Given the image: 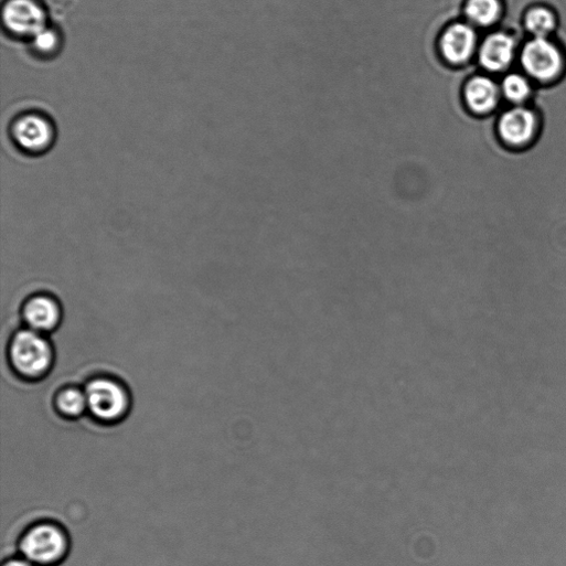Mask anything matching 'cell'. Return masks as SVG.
<instances>
[{"mask_svg": "<svg viewBox=\"0 0 566 566\" xmlns=\"http://www.w3.org/2000/svg\"><path fill=\"white\" fill-rule=\"evenodd\" d=\"M520 62L525 74L538 84L554 83L564 67L559 47L547 39H531L525 42Z\"/></svg>", "mask_w": 566, "mask_h": 566, "instance_id": "cell-1", "label": "cell"}, {"mask_svg": "<svg viewBox=\"0 0 566 566\" xmlns=\"http://www.w3.org/2000/svg\"><path fill=\"white\" fill-rule=\"evenodd\" d=\"M11 136L22 152L41 156L49 152L54 146L56 129L50 117L40 113H26L14 120Z\"/></svg>", "mask_w": 566, "mask_h": 566, "instance_id": "cell-2", "label": "cell"}, {"mask_svg": "<svg viewBox=\"0 0 566 566\" xmlns=\"http://www.w3.org/2000/svg\"><path fill=\"white\" fill-rule=\"evenodd\" d=\"M496 134L500 141L513 150L531 146L541 132V118L527 107H513L504 111L496 120Z\"/></svg>", "mask_w": 566, "mask_h": 566, "instance_id": "cell-3", "label": "cell"}, {"mask_svg": "<svg viewBox=\"0 0 566 566\" xmlns=\"http://www.w3.org/2000/svg\"><path fill=\"white\" fill-rule=\"evenodd\" d=\"M11 356L21 373L36 376L50 367L53 351L42 333L28 329L15 334L11 344Z\"/></svg>", "mask_w": 566, "mask_h": 566, "instance_id": "cell-4", "label": "cell"}, {"mask_svg": "<svg viewBox=\"0 0 566 566\" xmlns=\"http://www.w3.org/2000/svg\"><path fill=\"white\" fill-rule=\"evenodd\" d=\"M3 22L12 36L33 40L46 29V12L38 0H9Z\"/></svg>", "mask_w": 566, "mask_h": 566, "instance_id": "cell-5", "label": "cell"}, {"mask_svg": "<svg viewBox=\"0 0 566 566\" xmlns=\"http://www.w3.org/2000/svg\"><path fill=\"white\" fill-rule=\"evenodd\" d=\"M25 555L38 563H52L60 559L66 549L63 532L53 525H40L25 536L22 544Z\"/></svg>", "mask_w": 566, "mask_h": 566, "instance_id": "cell-6", "label": "cell"}, {"mask_svg": "<svg viewBox=\"0 0 566 566\" xmlns=\"http://www.w3.org/2000/svg\"><path fill=\"white\" fill-rule=\"evenodd\" d=\"M477 32L468 24L455 23L448 26L439 41L442 58L452 66L469 64L477 47Z\"/></svg>", "mask_w": 566, "mask_h": 566, "instance_id": "cell-7", "label": "cell"}, {"mask_svg": "<svg viewBox=\"0 0 566 566\" xmlns=\"http://www.w3.org/2000/svg\"><path fill=\"white\" fill-rule=\"evenodd\" d=\"M86 396L92 412L102 419H116L125 413L127 407L126 393L109 380L100 378L92 382Z\"/></svg>", "mask_w": 566, "mask_h": 566, "instance_id": "cell-8", "label": "cell"}, {"mask_svg": "<svg viewBox=\"0 0 566 566\" xmlns=\"http://www.w3.org/2000/svg\"><path fill=\"white\" fill-rule=\"evenodd\" d=\"M517 43L504 32H494L487 36L478 53L480 67L491 74H500L512 65Z\"/></svg>", "mask_w": 566, "mask_h": 566, "instance_id": "cell-9", "label": "cell"}, {"mask_svg": "<svg viewBox=\"0 0 566 566\" xmlns=\"http://www.w3.org/2000/svg\"><path fill=\"white\" fill-rule=\"evenodd\" d=\"M22 313L29 328L40 333L55 330L63 318L62 305L51 293L30 297L23 306Z\"/></svg>", "mask_w": 566, "mask_h": 566, "instance_id": "cell-10", "label": "cell"}, {"mask_svg": "<svg viewBox=\"0 0 566 566\" xmlns=\"http://www.w3.org/2000/svg\"><path fill=\"white\" fill-rule=\"evenodd\" d=\"M499 87L487 76H472L463 87V103L470 115L483 118L495 113L499 105Z\"/></svg>", "mask_w": 566, "mask_h": 566, "instance_id": "cell-11", "label": "cell"}, {"mask_svg": "<svg viewBox=\"0 0 566 566\" xmlns=\"http://www.w3.org/2000/svg\"><path fill=\"white\" fill-rule=\"evenodd\" d=\"M463 12L469 22L489 28L499 22L502 6L500 0H466Z\"/></svg>", "mask_w": 566, "mask_h": 566, "instance_id": "cell-12", "label": "cell"}, {"mask_svg": "<svg viewBox=\"0 0 566 566\" xmlns=\"http://www.w3.org/2000/svg\"><path fill=\"white\" fill-rule=\"evenodd\" d=\"M556 28L554 12L545 7H533L524 15V29L533 39H547Z\"/></svg>", "mask_w": 566, "mask_h": 566, "instance_id": "cell-13", "label": "cell"}, {"mask_svg": "<svg viewBox=\"0 0 566 566\" xmlns=\"http://www.w3.org/2000/svg\"><path fill=\"white\" fill-rule=\"evenodd\" d=\"M501 89L508 102L520 105L531 98L533 87L524 76L510 72L503 78Z\"/></svg>", "mask_w": 566, "mask_h": 566, "instance_id": "cell-14", "label": "cell"}, {"mask_svg": "<svg viewBox=\"0 0 566 566\" xmlns=\"http://www.w3.org/2000/svg\"><path fill=\"white\" fill-rule=\"evenodd\" d=\"M87 404V396L77 389L65 391L58 398L61 409L73 416L82 414Z\"/></svg>", "mask_w": 566, "mask_h": 566, "instance_id": "cell-15", "label": "cell"}, {"mask_svg": "<svg viewBox=\"0 0 566 566\" xmlns=\"http://www.w3.org/2000/svg\"><path fill=\"white\" fill-rule=\"evenodd\" d=\"M60 44L58 34L47 28L33 39L35 52L44 56L55 54L60 50Z\"/></svg>", "mask_w": 566, "mask_h": 566, "instance_id": "cell-16", "label": "cell"}, {"mask_svg": "<svg viewBox=\"0 0 566 566\" xmlns=\"http://www.w3.org/2000/svg\"><path fill=\"white\" fill-rule=\"evenodd\" d=\"M6 566H31V565L24 560H12V562L8 563Z\"/></svg>", "mask_w": 566, "mask_h": 566, "instance_id": "cell-17", "label": "cell"}]
</instances>
